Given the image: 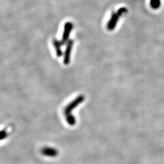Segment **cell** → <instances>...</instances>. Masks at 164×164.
I'll return each instance as SVG.
<instances>
[{"instance_id": "6da1fadb", "label": "cell", "mask_w": 164, "mask_h": 164, "mask_svg": "<svg viewBox=\"0 0 164 164\" xmlns=\"http://www.w3.org/2000/svg\"><path fill=\"white\" fill-rule=\"evenodd\" d=\"M85 100V96L80 95L78 96L75 99L72 100L71 102L68 104L66 108L63 110L64 114L67 116L69 114H71V111L73 110H74L78 105H79L80 103H82Z\"/></svg>"}, {"instance_id": "7a4b0ae2", "label": "cell", "mask_w": 164, "mask_h": 164, "mask_svg": "<svg viewBox=\"0 0 164 164\" xmlns=\"http://www.w3.org/2000/svg\"><path fill=\"white\" fill-rule=\"evenodd\" d=\"M73 29V24L71 22H67L64 25L63 32L62 35V44H66L67 42L69 40V37Z\"/></svg>"}, {"instance_id": "3957f363", "label": "cell", "mask_w": 164, "mask_h": 164, "mask_svg": "<svg viewBox=\"0 0 164 164\" xmlns=\"http://www.w3.org/2000/svg\"><path fill=\"white\" fill-rule=\"evenodd\" d=\"M73 45H74V41L72 40H69L66 43V47L64 51V58H63V63L65 65L69 64L71 61V55Z\"/></svg>"}, {"instance_id": "277c9868", "label": "cell", "mask_w": 164, "mask_h": 164, "mask_svg": "<svg viewBox=\"0 0 164 164\" xmlns=\"http://www.w3.org/2000/svg\"><path fill=\"white\" fill-rule=\"evenodd\" d=\"M120 17V16L117 12H114L112 13L111 18L107 24V29L109 31H113Z\"/></svg>"}, {"instance_id": "5b68a950", "label": "cell", "mask_w": 164, "mask_h": 164, "mask_svg": "<svg viewBox=\"0 0 164 164\" xmlns=\"http://www.w3.org/2000/svg\"><path fill=\"white\" fill-rule=\"evenodd\" d=\"M41 153L45 156L54 157H56L58 155L59 152L55 148L51 147H44L41 150Z\"/></svg>"}, {"instance_id": "8992f818", "label": "cell", "mask_w": 164, "mask_h": 164, "mask_svg": "<svg viewBox=\"0 0 164 164\" xmlns=\"http://www.w3.org/2000/svg\"><path fill=\"white\" fill-rule=\"evenodd\" d=\"M52 44H53V45H54V47L55 50V52H56L57 56L58 57H62V55H63V52H62V46L63 44H62L61 41H59V40H57V39H54L53 41H52Z\"/></svg>"}, {"instance_id": "52a82bcc", "label": "cell", "mask_w": 164, "mask_h": 164, "mask_svg": "<svg viewBox=\"0 0 164 164\" xmlns=\"http://www.w3.org/2000/svg\"><path fill=\"white\" fill-rule=\"evenodd\" d=\"M161 0H150V6L154 9H157L161 6Z\"/></svg>"}, {"instance_id": "ba28073f", "label": "cell", "mask_w": 164, "mask_h": 164, "mask_svg": "<svg viewBox=\"0 0 164 164\" xmlns=\"http://www.w3.org/2000/svg\"><path fill=\"white\" fill-rule=\"evenodd\" d=\"M66 121L71 126L74 125L75 123H76V119L75 118V117L72 115L71 114L66 116Z\"/></svg>"}, {"instance_id": "9c48e42d", "label": "cell", "mask_w": 164, "mask_h": 164, "mask_svg": "<svg viewBox=\"0 0 164 164\" xmlns=\"http://www.w3.org/2000/svg\"><path fill=\"white\" fill-rule=\"evenodd\" d=\"M8 137V133L6 130H4L2 131H0V141L3 140Z\"/></svg>"}, {"instance_id": "30bf717a", "label": "cell", "mask_w": 164, "mask_h": 164, "mask_svg": "<svg viewBox=\"0 0 164 164\" xmlns=\"http://www.w3.org/2000/svg\"><path fill=\"white\" fill-rule=\"evenodd\" d=\"M127 12V9L125 8H121L119 10L117 11V13L121 17L122 16L123 14L126 13Z\"/></svg>"}]
</instances>
